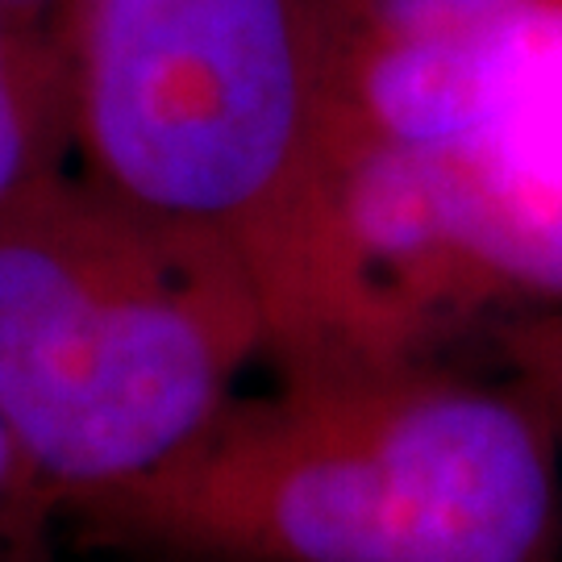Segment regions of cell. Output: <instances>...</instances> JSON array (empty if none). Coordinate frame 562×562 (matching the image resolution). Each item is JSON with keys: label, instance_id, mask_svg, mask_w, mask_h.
Instances as JSON below:
<instances>
[{"label": "cell", "instance_id": "cell-6", "mask_svg": "<svg viewBox=\"0 0 562 562\" xmlns=\"http://www.w3.org/2000/svg\"><path fill=\"white\" fill-rule=\"evenodd\" d=\"M67 517L0 425V562H59Z\"/></svg>", "mask_w": 562, "mask_h": 562}, {"label": "cell", "instance_id": "cell-1", "mask_svg": "<svg viewBox=\"0 0 562 562\" xmlns=\"http://www.w3.org/2000/svg\"><path fill=\"white\" fill-rule=\"evenodd\" d=\"M362 0H67L83 180L250 283L276 375L422 341L346 222Z\"/></svg>", "mask_w": 562, "mask_h": 562}, {"label": "cell", "instance_id": "cell-4", "mask_svg": "<svg viewBox=\"0 0 562 562\" xmlns=\"http://www.w3.org/2000/svg\"><path fill=\"white\" fill-rule=\"evenodd\" d=\"M392 121L350 146L346 217L413 334L562 304V0H401Z\"/></svg>", "mask_w": 562, "mask_h": 562}, {"label": "cell", "instance_id": "cell-7", "mask_svg": "<svg viewBox=\"0 0 562 562\" xmlns=\"http://www.w3.org/2000/svg\"><path fill=\"white\" fill-rule=\"evenodd\" d=\"M501 355L533 387L562 446V304L501 322Z\"/></svg>", "mask_w": 562, "mask_h": 562}, {"label": "cell", "instance_id": "cell-3", "mask_svg": "<svg viewBox=\"0 0 562 562\" xmlns=\"http://www.w3.org/2000/svg\"><path fill=\"white\" fill-rule=\"evenodd\" d=\"M267 350L229 262L83 176L0 222V425L63 517L188 450Z\"/></svg>", "mask_w": 562, "mask_h": 562}, {"label": "cell", "instance_id": "cell-5", "mask_svg": "<svg viewBox=\"0 0 562 562\" xmlns=\"http://www.w3.org/2000/svg\"><path fill=\"white\" fill-rule=\"evenodd\" d=\"M71 138L63 46L0 4V222L55 183Z\"/></svg>", "mask_w": 562, "mask_h": 562}, {"label": "cell", "instance_id": "cell-2", "mask_svg": "<svg viewBox=\"0 0 562 562\" xmlns=\"http://www.w3.org/2000/svg\"><path fill=\"white\" fill-rule=\"evenodd\" d=\"M67 538L130 562H562V446L508 362L401 346L238 392Z\"/></svg>", "mask_w": 562, "mask_h": 562}, {"label": "cell", "instance_id": "cell-8", "mask_svg": "<svg viewBox=\"0 0 562 562\" xmlns=\"http://www.w3.org/2000/svg\"><path fill=\"white\" fill-rule=\"evenodd\" d=\"M0 4H4L21 25H30V30H38V34L59 42V34H55L50 21H55V9H67V0H0Z\"/></svg>", "mask_w": 562, "mask_h": 562}]
</instances>
